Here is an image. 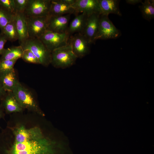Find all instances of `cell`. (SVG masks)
Wrapping results in <instances>:
<instances>
[{
  "label": "cell",
  "mask_w": 154,
  "mask_h": 154,
  "mask_svg": "<svg viewBox=\"0 0 154 154\" xmlns=\"http://www.w3.org/2000/svg\"><path fill=\"white\" fill-rule=\"evenodd\" d=\"M54 151L53 143L41 134L21 142H15L5 152L6 154H53Z\"/></svg>",
  "instance_id": "obj_1"
},
{
  "label": "cell",
  "mask_w": 154,
  "mask_h": 154,
  "mask_svg": "<svg viewBox=\"0 0 154 154\" xmlns=\"http://www.w3.org/2000/svg\"><path fill=\"white\" fill-rule=\"evenodd\" d=\"M77 58L69 42L51 52L50 64L56 68H66L74 64Z\"/></svg>",
  "instance_id": "obj_2"
},
{
  "label": "cell",
  "mask_w": 154,
  "mask_h": 154,
  "mask_svg": "<svg viewBox=\"0 0 154 154\" xmlns=\"http://www.w3.org/2000/svg\"><path fill=\"white\" fill-rule=\"evenodd\" d=\"M20 45L23 50H30L42 66L47 67L50 64L51 52L39 38L29 37Z\"/></svg>",
  "instance_id": "obj_3"
},
{
  "label": "cell",
  "mask_w": 154,
  "mask_h": 154,
  "mask_svg": "<svg viewBox=\"0 0 154 154\" xmlns=\"http://www.w3.org/2000/svg\"><path fill=\"white\" fill-rule=\"evenodd\" d=\"M70 37L66 32L58 33L47 30L39 39L52 52L56 49L67 45Z\"/></svg>",
  "instance_id": "obj_4"
},
{
  "label": "cell",
  "mask_w": 154,
  "mask_h": 154,
  "mask_svg": "<svg viewBox=\"0 0 154 154\" xmlns=\"http://www.w3.org/2000/svg\"><path fill=\"white\" fill-rule=\"evenodd\" d=\"M22 108L38 111V108L32 93L19 82L12 91Z\"/></svg>",
  "instance_id": "obj_5"
},
{
  "label": "cell",
  "mask_w": 154,
  "mask_h": 154,
  "mask_svg": "<svg viewBox=\"0 0 154 154\" xmlns=\"http://www.w3.org/2000/svg\"><path fill=\"white\" fill-rule=\"evenodd\" d=\"M121 35L120 31L109 19L108 16L100 15L97 40L116 38Z\"/></svg>",
  "instance_id": "obj_6"
},
{
  "label": "cell",
  "mask_w": 154,
  "mask_h": 154,
  "mask_svg": "<svg viewBox=\"0 0 154 154\" xmlns=\"http://www.w3.org/2000/svg\"><path fill=\"white\" fill-rule=\"evenodd\" d=\"M51 0H28L24 13L27 17L48 16Z\"/></svg>",
  "instance_id": "obj_7"
},
{
  "label": "cell",
  "mask_w": 154,
  "mask_h": 154,
  "mask_svg": "<svg viewBox=\"0 0 154 154\" xmlns=\"http://www.w3.org/2000/svg\"><path fill=\"white\" fill-rule=\"evenodd\" d=\"M27 22L29 37L39 38L47 30L48 16L27 17Z\"/></svg>",
  "instance_id": "obj_8"
},
{
  "label": "cell",
  "mask_w": 154,
  "mask_h": 154,
  "mask_svg": "<svg viewBox=\"0 0 154 154\" xmlns=\"http://www.w3.org/2000/svg\"><path fill=\"white\" fill-rule=\"evenodd\" d=\"M69 42L74 53L78 58L84 57L90 51L91 44L81 33H76L73 35L70 36Z\"/></svg>",
  "instance_id": "obj_9"
},
{
  "label": "cell",
  "mask_w": 154,
  "mask_h": 154,
  "mask_svg": "<svg viewBox=\"0 0 154 154\" xmlns=\"http://www.w3.org/2000/svg\"><path fill=\"white\" fill-rule=\"evenodd\" d=\"M100 15L94 13L88 16L84 28L81 33L90 43H94L97 40Z\"/></svg>",
  "instance_id": "obj_10"
},
{
  "label": "cell",
  "mask_w": 154,
  "mask_h": 154,
  "mask_svg": "<svg viewBox=\"0 0 154 154\" xmlns=\"http://www.w3.org/2000/svg\"><path fill=\"white\" fill-rule=\"evenodd\" d=\"M71 14L48 16L47 30L58 33L66 32Z\"/></svg>",
  "instance_id": "obj_11"
},
{
  "label": "cell",
  "mask_w": 154,
  "mask_h": 154,
  "mask_svg": "<svg viewBox=\"0 0 154 154\" xmlns=\"http://www.w3.org/2000/svg\"><path fill=\"white\" fill-rule=\"evenodd\" d=\"M72 5L76 13H84L88 16L94 13L100 15L98 0H75Z\"/></svg>",
  "instance_id": "obj_12"
},
{
  "label": "cell",
  "mask_w": 154,
  "mask_h": 154,
  "mask_svg": "<svg viewBox=\"0 0 154 154\" xmlns=\"http://www.w3.org/2000/svg\"><path fill=\"white\" fill-rule=\"evenodd\" d=\"M73 13H75L74 9L65 0H51L48 16L63 15Z\"/></svg>",
  "instance_id": "obj_13"
},
{
  "label": "cell",
  "mask_w": 154,
  "mask_h": 154,
  "mask_svg": "<svg viewBox=\"0 0 154 154\" xmlns=\"http://www.w3.org/2000/svg\"><path fill=\"white\" fill-rule=\"evenodd\" d=\"M15 22L20 44L29 38L27 17L24 13H16Z\"/></svg>",
  "instance_id": "obj_14"
},
{
  "label": "cell",
  "mask_w": 154,
  "mask_h": 154,
  "mask_svg": "<svg viewBox=\"0 0 154 154\" xmlns=\"http://www.w3.org/2000/svg\"><path fill=\"white\" fill-rule=\"evenodd\" d=\"M19 82L14 68L0 73V84L6 92H12Z\"/></svg>",
  "instance_id": "obj_15"
},
{
  "label": "cell",
  "mask_w": 154,
  "mask_h": 154,
  "mask_svg": "<svg viewBox=\"0 0 154 154\" xmlns=\"http://www.w3.org/2000/svg\"><path fill=\"white\" fill-rule=\"evenodd\" d=\"M119 1L98 0L100 15L108 16L110 14H114L121 16L122 14L119 6Z\"/></svg>",
  "instance_id": "obj_16"
},
{
  "label": "cell",
  "mask_w": 154,
  "mask_h": 154,
  "mask_svg": "<svg viewBox=\"0 0 154 154\" xmlns=\"http://www.w3.org/2000/svg\"><path fill=\"white\" fill-rule=\"evenodd\" d=\"M2 106L8 113L21 111L23 108L12 92H6L1 98Z\"/></svg>",
  "instance_id": "obj_17"
},
{
  "label": "cell",
  "mask_w": 154,
  "mask_h": 154,
  "mask_svg": "<svg viewBox=\"0 0 154 154\" xmlns=\"http://www.w3.org/2000/svg\"><path fill=\"white\" fill-rule=\"evenodd\" d=\"M88 16L84 13L77 15L68 25L66 32L70 36L74 33H82Z\"/></svg>",
  "instance_id": "obj_18"
},
{
  "label": "cell",
  "mask_w": 154,
  "mask_h": 154,
  "mask_svg": "<svg viewBox=\"0 0 154 154\" xmlns=\"http://www.w3.org/2000/svg\"><path fill=\"white\" fill-rule=\"evenodd\" d=\"M23 52V49L20 45L5 48L1 55L0 61L3 60H17L22 58Z\"/></svg>",
  "instance_id": "obj_19"
},
{
  "label": "cell",
  "mask_w": 154,
  "mask_h": 154,
  "mask_svg": "<svg viewBox=\"0 0 154 154\" xmlns=\"http://www.w3.org/2000/svg\"><path fill=\"white\" fill-rule=\"evenodd\" d=\"M139 6L142 16L145 20L150 21L154 18V0H145Z\"/></svg>",
  "instance_id": "obj_20"
},
{
  "label": "cell",
  "mask_w": 154,
  "mask_h": 154,
  "mask_svg": "<svg viewBox=\"0 0 154 154\" xmlns=\"http://www.w3.org/2000/svg\"><path fill=\"white\" fill-rule=\"evenodd\" d=\"M15 17L11 21L8 23L4 28L2 32L6 37L7 40L11 42L18 39V36L16 29Z\"/></svg>",
  "instance_id": "obj_21"
},
{
  "label": "cell",
  "mask_w": 154,
  "mask_h": 154,
  "mask_svg": "<svg viewBox=\"0 0 154 154\" xmlns=\"http://www.w3.org/2000/svg\"><path fill=\"white\" fill-rule=\"evenodd\" d=\"M13 15L6 11L0 6V29L2 32L7 25L15 18Z\"/></svg>",
  "instance_id": "obj_22"
},
{
  "label": "cell",
  "mask_w": 154,
  "mask_h": 154,
  "mask_svg": "<svg viewBox=\"0 0 154 154\" xmlns=\"http://www.w3.org/2000/svg\"><path fill=\"white\" fill-rule=\"evenodd\" d=\"M21 58L25 61L31 63L40 64V62L35 56L29 50H23Z\"/></svg>",
  "instance_id": "obj_23"
},
{
  "label": "cell",
  "mask_w": 154,
  "mask_h": 154,
  "mask_svg": "<svg viewBox=\"0 0 154 154\" xmlns=\"http://www.w3.org/2000/svg\"><path fill=\"white\" fill-rule=\"evenodd\" d=\"M0 6L10 13L15 15L14 0H0Z\"/></svg>",
  "instance_id": "obj_24"
},
{
  "label": "cell",
  "mask_w": 154,
  "mask_h": 154,
  "mask_svg": "<svg viewBox=\"0 0 154 154\" xmlns=\"http://www.w3.org/2000/svg\"><path fill=\"white\" fill-rule=\"evenodd\" d=\"M17 60H3L0 61V73L10 70L14 68Z\"/></svg>",
  "instance_id": "obj_25"
},
{
  "label": "cell",
  "mask_w": 154,
  "mask_h": 154,
  "mask_svg": "<svg viewBox=\"0 0 154 154\" xmlns=\"http://www.w3.org/2000/svg\"><path fill=\"white\" fill-rule=\"evenodd\" d=\"M28 0H14L16 13H24Z\"/></svg>",
  "instance_id": "obj_26"
},
{
  "label": "cell",
  "mask_w": 154,
  "mask_h": 154,
  "mask_svg": "<svg viewBox=\"0 0 154 154\" xmlns=\"http://www.w3.org/2000/svg\"><path fill=\"white\" fill-rule=\"evenodd\" d=\"M7 40V39L4 34L1 32L0 33V55H1L5 49L4 45Z\"/></svg>",
  "instance_id": "obj_27"
},
{
  "label": "cell",
  "mask_w": 154,
  "mask_h": 154,
  "mask_svg": "<svg viewBox=\"0 0 154 154\" xmlns=\"http://www.w3.org/2000/svg\"><path fill=\"white\" fill-rule=\"evenodd\" d=\"M125 1L127 3L131 5H135L142 2L141 0H126Z\"/></svg>",
  "instance_id": "obj_28"
},
{
  "label": "cell",
  "mask_w": 154,
  "mask_h": 154,
  "mask_svg": "<svg viewBox=\"0 0 154 154\" xmlns=\"http://www.w3.org/2000/svg\"><path fill=\"white\" fill-rule=\"evenodd\" d=\"M6 92L0 84V98L1 99L6 93Z\"/></svg>",
  "instance_id": "obj_29"
},
{
  "label": "cell",
  "mask_w": 154,
  "mask_h": 154,
  "mask_svg": "<svg viewBox=\"0 0 154 154\" xmlns=\"http://www.w3.org/2000/svg\"><path fill=\"white\" fill-rule=\"evenodd\" d=\"M3 115V113L2 111L0 108V119L1 117Z\"/></svg>",
  "instance_id": "obj_30"
}]
</instances>
